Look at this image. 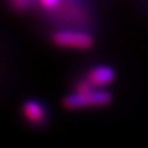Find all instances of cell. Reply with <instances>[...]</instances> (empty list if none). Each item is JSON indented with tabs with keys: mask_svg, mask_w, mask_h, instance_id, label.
Wrapping results in <instances>:
<instances>
[{
	"mask_svg": "<svg viewBox=\"0 0 148 148\" xmlns=\"http://www.w3.org/2000/svg\"><path fill=\"white\" fill-rule=\"evenodd\" d=\"M112 100V95L106 89H90L85 92H75L64 96L63 104L67 110H79L85 107H103L110 104Z\"/></svg>",
	"mask_w": 148,
	"mask_h": 148,
	"instance_id": "6da1fadb",
	"label": "cell"
},
{
	"mask_svg": "<svg viewBox=\"0 0 148 148\" xmlns=\"http://www.w3.org/2000/svg\"><path fill=\"white\" fill-rule=\"evenodd\" d=\"M22 116L33 126H42L48 119L47 107L37 99H27L22 104Z\"/></svg>",
	"mask_w": 148,
	"mask_h": 148,
	"instance_id": "3957f363",
	"label": "cell"
},
{
	"mask_svg": "<svg viewBox=\"0 0 148 148\" xmlns=\"http://www.w3.org/2000/svg\"><path fill=\"white\" fill-rule=\"evenodd\" d=\"M85 78L88 79V82L90 84L92 88H104L115 79L116 74L115 70L112 69L111 66L107 64H97L95 67H92L86 71V74L84 75Z\"/></svg>",
	"mask_w": 148,
	"mask_h": 148,
	"instance_id": "277c9868",
	"label": "cell"
},
{
	"mask_svg": "<svg viewBox=\"0 0 148 148\" xmlns=\"http://www.w3.org/2000/svg\"><path fill=\"white\" fill-rule=\"evenodd\" d=\"M33 3H34V0H11L12 8L18 11H25L27 8H30Z\"/></svg>",
	"mask_w": 148,
	"mask_h": 148,
	"instance_id": "5b68a950",
	"label": "cell"
},
{
	"mask_svg": "<svg viewBox=\"0 0 148 148\" xmlns=\"http://www.w3.org/2000/svg\"><path fill=\"white\" fill-rule=\"evenodd\" d=\"M52 41L55 45L69 49H90L95 44V38L89 32L85 30H74V29H66L53 33Z\"/></svg>",
	"mask_w": 148,
	"mask_h": 148,
	"instance_id": "7a4b0ae2",
	"label": "cell"
},
{
	"mask_svg": "<svg viewBox=\"0 0 148 148\" xmlns=\"http://www.w3.org/2000/svg\"><path fill=\"white\" fill-rule=\"evenodd\" d=\"M62 0H38V3L44 10L47 11H53L55 8H58Z\"/></svg>",
	"mask_w": 148,
	"mask_h": 148,
	"instance_id": "8992f818",
	"label": "cell"
}]
</instances>
